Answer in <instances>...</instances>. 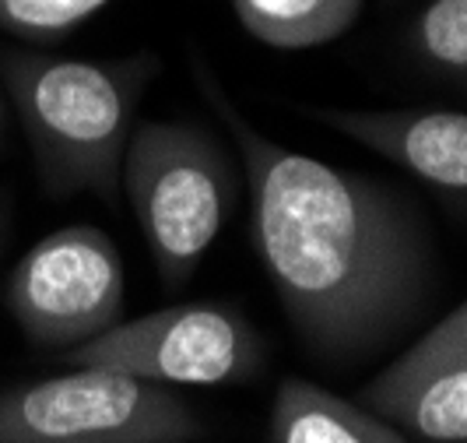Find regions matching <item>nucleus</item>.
Segmentation results:
<instances>
[{"instance_id":"obj_1","label":"nucleus","mask_w":467,"mask_h":443,"mask_svg":"<svg viewBox=\"0 0 467 443\" xmlns=\"http://www.w3.org/2000/svg\"><path fill=\"white\" fill-rule=\"evenodd\" d=\"M197 81L239 144L254 250L299 342L327 363L387 345L415 317L432 275L415 208L373 176L264 138L201 60Z\"/></svg>"},{"instance_id":"obj_2","label":"nucleus","mask_w":467,"mask_h":443,"mask_svg":"<svg viewBox=\"0 0 467 443\" xmlns=\"http://www.w3.org/2000/svg\"><path fill=\"white\" fill-rule=\"evenodd\" d=\"M155 70L159 60L148 53L85 60L0 49V89L53 197L95 194L102 205H117L123 152Z\"/></svg>"},{"instance_id":"obj_3","label":"nucleus","mask_w":467,"mask_h":443,"mask_svg":"<svg viewBox=\"0 0 467 443\" xmlns=\"http://www.w3.org/2000/svg\"><path fill=\"white\" fill-rule=\"evenodd\" d=\"M119 190L162 285L169 292L183 289L222 236L235 201V176L222 144L197 123H140L123 152Z\"/></svg>"},{"instance_id":"obj_4","label":"nucleus","mask_w":467,"mask_h":443,"mask_svg":"<svg viewBox=\"0 0 467 443\" xmlns=\"http://www.w3.org/2000/svg\"><path fill=\"white\" fill-rule=\"evenodd\" d=\"M204 422L165 384L74 366L0 391V443H190Z\"/></svg>"},{"instance_id":"obj_5","label":"nucleus","mask_w":467,"mask_h":443,"mask_svg":"<svg viewBox=\"0 0 467 443\" xmlns=\"http://www.w3.org/2000/svg\"><path fill=\"white\" fill-rule=\"evenodd\" d=\"M127 271L109 233L78 222L43 236L15 264L4 300L28 345L70 352L123 317Z\"/></svg>"},{"instance_id":"obj_6","label":"nucleus","mask_w":467,"mask_h":443,"mask_svg":"<svg viewBox=\"0 0 467 443\" xmlns=\"http://www.w3.org/2000/svg\"><path fill=\"white\" fill-rule=\"evenodd\" d=\"M67 366H106L151 384H243L264 366V342L235 306L180 303L119 321L64 352Z\"/></svg>"},{"instance_id":"obj_7","label":"nucleus","mask_w":467,"mask_h":443,"mask_svg":"<svg viewBox=\"0 0 467 443\" xmlns=\"http://www.w3.org/2000/svg\"><path fill=\"white\" fill-rule=\"evenodd\" d=\"M317 120L415 180L467 205V113L453 110H317Z\"/></svg>"},{"instance_id":"obj_8","label":"nucleus","mask_w":467,"mask_h":443,"mask_svg":"<svg viewBox=\"0 0 467 443\" xmlns=\"http://www.w3.org/2000/svg\"><path fill=\"white\" fill-rule=\"evenodd\" d=\"M366 408L429 443H467V363L404 352L362 387Z\"/></svg>"},{"instance_id":"obj_9","label":"nucleus","mask_w":467,"mask_h":443,"mask_svg":"<svg viewBox=\"0 0 467 443\" xmlns=\"http://www.w3.org/2000/svg\"><path fill=\"white\" fill-rule=\"evenodd\" d=\"M267 426L271 443H408L394 422L303 376L278 384Z\"/></svg>"},{"instance_id":"obj_10","label":"nucleus","mask_w":467,"mask_h":443,"mask_svg":"<svg viewBox=\"0 0 467 443\" xmlns=\"http://www.w3.org/2000/svg\"><path fill=\"white\" fill-rule=\"evenodd\" d=\"M246 36L271 49H313L341 39L366 0H229Z\"/></svg>"},{"instance_id":"obj_11","label":"nucleus","mask_w":467,"mask_h":443,"mask_svg":"<svg viewBox=\"0 0 467 443\" xmlns=\"http://www.w3.org/2000/svg\"><path fill=\"white\" fill-rule=\"evenodd\" d=\"M408 47L425 70L467 85V0H429L408 25Z\"/></svg>"},{"instance_id":"obj_12","label":"nucleus","mask_w":467,"mask_h":443,"mask_svg":"<svg viewBox=\"0 0 467 443\" xmlns=\"http://www.w3.org/2000/svg\"><path fill=\"white\" fill-rule=\"evenodd\" d=\"M109 0H0V32L18 39H60L99 15Z\"/></svg>"},{"instance_id":"obj_13","label":"nucleus","mask_w":467,"mask_h":443,"mask_svg":"<svg viewBox=\"0 0 467 443\" xmlns=\"http://www.w3.org/2000/svg\"><path fill=\"white\" fill-rule=\"evenodd\" d=\"M408 352L421 355V359H464L467 363V303L446 313L443 321L429 334H421Z\"/></svg>"},{"instance_id":"obj_14","label":"nucleus","mask_w":467,"mask_h":443,"mask_svg":"<svg viewBox=\"0 0 467 443\" xmlns=\"http://www.w3.org/2000/svg\"><path fill=\"white\" fill-rule=\"evenodd\" d=\"M4 117H7V102H4V89H0V127H4Z\"/></svg>"}]
</instances>
